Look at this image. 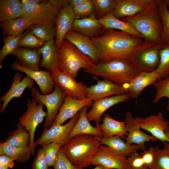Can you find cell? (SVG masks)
<instances>
[{"instance_id":"e575fe53","label":"cell","mask_w":169,"mask_h":169,"mask_svg":"<svg viewBox=\"0 0 169 169\" xmlns=\"http://www.w3.org/2000/svg\"><path fill=\"white\" fill-rule=\"evenodd\" d=\"M162 23L161 43L169 46V10L166 0H156Z\"/></svg>"},{"instance_id":"52a82bcc","label":"cell","mask_w":169,"mask_h":169,"mask_svg":"<svg viewBox=\"0 0 169 169\" xmlns=\"http://www.w3.org/2000/svg\"><path fill=\"white\" fill-rule=\"evenodd\" d=\"M27 109L24 113L18 118L17 127H25L30 136V141L29 146L33 155L35 153V146L34 141V133L37 126L41 123L47 113L43 110L44 105L38 102L33 98L32 100L27 101Z\"/></svg>"},{"instance_id":"484cf974","label":"cell","mask_w":169,"mask_h":169,"mask_svg":"<svg viewBox=\"0 0 169 169\" xmlns=\"http://www.w3.org/2000/svg\"><path fill=\"white\" fill-rule=\"evenodd\" d=\"M161 79L160 75L156 71H141L128 83V93L131 97L137 98L144 88Z\"/></svg>"},{"instance_id":"d6986e66","label":"cell","mask_w":169,"mask_h":169,"mask_svg":"<svg viewBox=\"0 0 169 169\" xmlns=\"http://www.w3.org/2000/svg\"><path fill=\"white\" fill-rule=\"evenodd\" d=\"M76 18L73 9L69 5L60 10L55 20V44L59 49L64 40L66 33L71 30L74 21Z\"/></svg>"},{"instance_id":"d590c367","label":"cell","mask_w":169,"mask_h":169,"mask_svg":"<svg viewBox=\"0 0 169 169\" xmlns=\"http://www.w3.org/2000/svg\"><path fill=\"white\" fill-rule=\"evenodd\" d=\"M54 24L36 25L32 26L28 30L38 38L46 42L53 39L56 36V28Z\"/></svg>"},{"instance_id":"816d5d0a","label":"cell","mask_w":169,"mask_h":169,"mask_svg":"<svg viewBox=\"0 0 169 169\" xmlns=\"http://www.w3.org/2000/svg\"><path fill=\"white\" fill-rule=\"evenodd\" d=\"M87 0H69V6L72 8H77L84 3Z\"/></svg>"},{"instance_id":"ab89813d","label":"cell","mask_w":169,"mask_h":169,"mask_svg":"<svg viewBox=\"0 0 169 169\" xmlns=\"http://www.w3.org/2000/svg\"><path fill=\"white\" fill-rule=\"evenodd\" d=\"M153 85L156 90V95L152 102L154 104L157 103L162 98L168 99L166 108L169 111V76L159 79Z\"/></svg>"},{"instance_id":"f1b7e54d","label":"cell","mask_w":169,"mask_h":169,"mask_svg":"<svg viewBox=\"0 0 169 169\" xmlns=\"http://www.w3.org/2000/svg\"><path fill=\"white\" fill-rule=\"evenodd\" d=\"M88 107L85 106L79 111V118L70 133L69 139L80 134H89L103 137L102 132L99 127L92 126L87 118Z\"/></svg>"},{"instance_id":"f546056e","label":"cell","mask_w":169,"mask_h":169,"mask_svg":"<svg viewBox=\"0 0 169 169\" xmlns=\"http://www.w3.org/2000/svg\"><path fill=\"white\" fill-rule=\"evenodd\" d=\"M101 145L106 146L119 154L126 157L131 156L139 150H143L145 146L136 144H129L121 137L115 136L108 138H100Z\"/></svg>"},{"instance_id":"3957f363","label":"cell","mask_w":169,"mask_h":169,"mask_svg":"<svg viewBox=\"0 0 169 169\" xmlns=\"http://www.w3.org/2000/svg\"><path fill=\"white\" fill-rule=\"evenodd\" d=\"M121 20L132 25L144 40L161 43L162 23L156 0H152L147 8L136 14Z\"/></svg>"},{"instance_id":"7c38bea8","label":"cell","mask_w":169,"mask_h":169,"mask_svg":"<svg viewBox=\"0 0 169 169\" xmlns=\"http://www.w3.org/2000/svg\"><path fill=\"white\" fill-rule=\"evenodd\" d=\"M95 79L97 83L87 88V98L92 101L128 93V84L120 85L106 79L101 80L97 77Z\"/></svg>"},{"instance_id":"6f0895ef","label":"cell","mask_w":169,"mask_h":169,"mask_svg":"<svg viewBox=\"0 0 169 169\" xmlns=\"http://www.w3.org/2000/svg\"><path fill=\"white\" fill-rule=\"evenodd\" d=\"M0 169H8V168L6 167L1 164H0Z\"/></svg>"},{"instance_id":"f6af8a7d","label":"cell","mask_w":169,"mask_h":169,"mask_svg":"<svg viewBox=\"0 0 169 169\" xmlns=\"http://www.w3.org/2000/svg\"><path fill=\"white\" fill-rule=\"evenodd\" d=\"M54 169H83L73 164L66 157L62 151H59L54 166Z\"/></svg>"},{"instance_id":"30bf717a","label":"cell","mask_w":169,"mask_h":169,"mask_svg":"<svg viewBox=\"0 0 169 169\" xmlns=\"http://www.w3.org/2000/svg\"><path fill=\"white\" fill-rule=\"evenodd\" d=\"M91 165H101L108 169H127L130 167L127 157L102 145L99 146L93 156Z\"/></svg>"},{"instance_id":"8d00e7d4","label":"cell","mask_w":169,"mask_h":169,"mask_svg":"<svg viewBox=\"0 0 169 169\" xmlns=\"http://www.w3.org/2000/svg\"><path fill=\"white\" fill-rule=\"evenodd\" d=\"M165 144L163 149L154 147L155 156L149 169H169V148Z\"/></svg>"},{"instance_id":"680465c9","label":"cell","mask_w":169,"mask_h":169,"mask_svg":"<svg viewBox=\"0 0 169 169\" xmlns=\"http://www.w3.org/2000/svg\"><path fill=\"white\" fill-rule=\"evenodd\" d=\"M166 2L167 3L168 8L169 10V0H166Z\"/></svg>"},{"instance_id":"4316f807","label":"cell","mask_w":169,"mask_h":169,"mask_svg":"<svg viewBox=\"0 0 169 169\" xmlns=\"http://www.w3.org/2000/svg\"><path fill=\"white\" fill-rule=\"evenodd\" d=\"M12 54L18 60L20 64L28 69L39 70L41 54L38 50L23 47H19Z\"/></svg>"},{"instance_id":"83f0119b","label":"cell","mask_w":169,"mask_h":169,"mask_svg":"<svg viewBox=\"0 0 169 169\" xmlns=\"http://www.w3.org/2000/svg\"><path fill=\"white\" fill-rule=\"evenodd\" d=\"M101 131L104 138H110L115 136L126 139L125 135H128L125 121H120L112 118L110 115H104L102 123L96 124Z\"/></svg>"},{"instance_id":"9a60e30c","label":"cell","mask_w":169,"mask_h":169,"mask_svg":"<svg viewBox=\"0 0 169 169\" xmlns=\"http://www.w3.org/2000/svg\"><path fill=\"white\" fill-rule=\"evenodd\" d=\"M21 17L46 19L55 22L60 9L52 5L48 0L38 3L23 2Z\"/></svg>"},{"instance_id":"836d02e7","label":"cell","mask_w":169,"mask_h":169,"mask_svg":"<svg viewBox=\"0 0 169 169\" xmlns=\"http://www.w3.org/2000/svg\"><path fill=\"white\" fill-rule=\"evenodd\" d=\"M30 141V135L26 129L23 127H17L9 134L4 142L11 146L19 147L29 146Z\"/></svg>"},{"instance_id":"ee69618b","label":"cell","mask_w":169,"mask_h":169,"mask_svg":"<svg viewBox=\"0 0 169 169\" xmlns=\"http://www.w3.org/2000/svg\"><path fill=\"white\" fill-rule=\"evenodd\" d=\"M73 10L76 18H88L95 13L92 0H87L81 6Z\"/></svg>"},{"instance_id":"cb8c5ba5","label":"cell","mask_w":169,"mask_h":169,"mask_svg":"<svg viewBox=\"0 0 169 169\" xmlns=\"http://www.w3.org/2000/svg\"><path fill=\"white\" fill-rule=\"evenodd\" d=\"M152 0H116V6L112 11L117 18L133 16L145 9Z\"/></svg>"},{"instance_id":"7bdbcfd3","label":"cell","mask_w":169,"mask_h":169,"mask_svg":"<svg viewBox=\"0 0 169 169\" xmlns=\"http://www.w3.org/2000/svg\"><path fill=\"white\" fill-rule=\"evenodd\" d=\"M61 145L53 142L41 146L49 167L54 166L57 153Z\"/></svg>"},{"instance_id":"681fc988","label":"cell","mask_w":169,"mask_h":169,"mask_svg":"<svg viewBox=\"0 0 169 169\" xmlns=\"http://www.w3.org/2000/svg\"><path fill=\"white\" fill-rule=\"evenodd\" d=\"M14 158L5 155H0V164L8 168H11L15 165Z\"/></svg>"},{"instance_id":"f907efd6","label":"cell","mask_w":169,"mask_h":169,"mask_svg":"<svg viewBox=\"0 0 169 169\" xmlns=\"http://www.w3.org/2000/svg\"><path fill=\"white\" fill-rule=\"evenodd\" d=\"M49 3L53 6L60 10L67 5H69V0H49Z\"/></svg>"},{"instance_id":"d4e9b609","label":"cell","mask_w":169,"mask_h":169,"mask_svg":"<svg viewBox=\"0 0 169 169\" xmlns=\"http://www.w3.org/2000/svg\"><path fill=\"white\" fill-rule=\"evenodd\" d=\"M37 50L42 56L41 67L47 71H51L58 68L59 59V49L56 47L54 38L46 41L44 45L38 48Z\"/></svg>"},{"instance_id":"e0dca14e","label":"cell","mask_w":169,"mask_h":169,"mask_svg":"<svg viewBox=\"0 0 169 169\" xmlns=\"http://www.w3.org/2000/svg\"><path fill=\"white\" fill-rule=\"evenodd\" d=\"M131 98L129 93L113 95L102 98L94 101L92 107L87 113L89 121H94L98 124L101 120L104 113L112 106L125 102Z\"/></svg>"},{"instance_id":"4fadbf2b","label":"cell","mask_w":169,"mask_h":169,"mask_svg":"<svg viewBox=\"0 0 169 169\" xmlns=\"http://www.w3.org/2000/svg\"><path fill=\"white\" fill-rule=\"evenodd\" d=\"M93 103V101L87 98L78 99L66 95L59 112L51 126L62 125L66 120L73 117L83 108L92 106Z\"/></svg>"},{"instance_id":"11a10c76","label":"cell","mask_w":169,"mask_h":169,"mask_svg":"<svg viewBox=\"0 0 169 169\" xmlns=\"http://www.w3.org/2000/svg\"><path fill=\"white\" fill-rule=\"evenodd\" d=\"M93 169H108L101 165L95 166V167Z\"/></svg>"},{"instance_id":"8fae6325","label":"cell","mask_w":169,"mask_h":169,"mask_svg":"<svg viewBox=\"0 0 169 169\" xmlns=\"http://www.w3.org/2000/svg\"><path fill=\"white\" fill-rule=\"evenodd\" d=\"M79 115V112L66 124L52 126L48 129L43 131L41 136L34 142L35 147L53 142L63 144L69 139L70 133L77 122Z\"/></svg>"},{"instance_id":"6da1fadb","label":"cell","mask_w":169,"mask_h":169,"mask_svg":"<svg viewBox=\"0 0 169 169\" xmlns=\"http://www.w3.org/2000/svg\"><path fill=\"white\" fill-rule=\"evenodd\" d=\"M90 38L99 51V62L126 58L131 49L143 41L127 33L109 28H105L99 36Z\"/></svg>"},{"instance_id":"5bb4252c","label":"cell","mask_w":169,"mask_h":169,"mask_svg":"<svg viewBox=\"0 0 169 169\" xmlns=\"http://www.w3.org/2000/svg\"><path fill=\"white\" fill-rule=\"evenodd\" d=\"M55 23L54 21L50 20L21 17L3 22L1 23V26L4 36L17 37L33 25Z\"/></svg>"},{"instance_id":"7402d4cb","label":"cell","mask_w":169,"mask_h":169,"mask_svg":"<svg viewBox=\"0 0 169 169\" xmlns=\"http://www.w3.org/2000/svg\"><path fill=\"white\" fill-rule=\"evenodd\" d=\"M64 39L70 41L81 52L92 59L95 63L99 62V51L90 38L71 30L66 33Z\"/></svg>"},{"instance_id":"bcb514c9","label":"cell","mask_w":169,"mask_h":169,"mask_svg":"<svg viewBox=\"0 0 169 169\" xmlns=\"http://www.w3.org/2000/svg\"><path fill=\"white\" fill-rule=\"evenodd\" d=\"M47 162L42 147L38 149L31 169H49Z\"/></svg>"},{"instance_id":"db71d44e","label":"cell","mask_w":169,"mask_h":169,"mask_svg":"<svg viewBox=\"0 0 169 169\" xmlns=\"http://www.w3.org/2000/svg\"><path fill=\"white\" fill-rule=\"evenodd\" d=\"M166 135L169 140V130L165 131ZM165 144L167 147L169 148V142L167 143L166 142L164 143Z\"/></svg>"},{"instance_id":"603a6c76","label":"cell","mask_w":169,"mask_h":169,"mask_svg":"<svg viewBox=\"0 0 169 169\" xmlns=\"http://www.w3.org/2000/svg\"><path fill=\"white\" fill-rule=\"evenodd\" d=\"M105 29L97 19L95 13L91 16L83 18H76L71 30L90 38L99 36Z\"/></svg>"},{"instance_id":"277c9868","label":"cell","mask_w":169,"mask_h":169,"mask_svg":"<svg viewBox=\"0 0 169 169\" xmlns=\"http://www.w3.org/2000/svg\"><path fill=\"white\" fill-rule=\"evenodd\" d=\"M83 71L120 85L129 83L141 72L130 60L124 58L100 62L94 68Z\"/></svg>"},{"instance_id":"f35d334b","label":"cell","mask_w":169,"mask_h":169,"mask_svg":"<svg viewBox=\"0 0 169 169\" xmlns=\"http://www.w3.org/2000/svg\"><path fill=\"white\" fill-rule=\"evenodd\" d=\"M96 17L100 20L112 11L115 8L116 0H92Z\"/></svg>"},{"instance_id":"ac0fdd59","label":"cell","mask_w":169,"mask_h":169,"mask_svg":"<svg viewBox=\"0 0 169 169\" xmlns=\"http://www.w3.org/2000/svg\"><path fill=\"white\" fill-rule=\"evenodd\" d=\"M140 126L141 129L149 132L157 140L164 143L169 142L165 133V131L169 130V121L164 120L161 112L143 118Z\"/></svg>"},{"instance_id":"91938a15","label":"cell","mask_w":169,"mask_h":169,"mask_svg":"<svg viewBox=\"0 0 169 169\" xmlns=\"http://www.w3.org/2000/svg\"><path fill=\"white\" fill-rule=\"evenodd\" d=\"M49 169H51V168H49Z\"/></svg>"},{"instance_id":"9c48e42d","label":"cell","mask_w":169,"mask_h":169,"mask_svg":"<svg viewBox=\"0 0 169 169\" xmlns=\"http://www.w3.org/2000/svg\"><path fill=\"white\" fill-rule=\"evenodd\" d=\"M50 75L54 85L66 95L78 99L87 98V87L82 82H77L69 74L61 72L57 68L51 71Z\"/></svg>"},{"instance_id":"7a4b0ae2","label":"cell","mask_w":169,"mask_h":169,"mask_svg":"<svg viewBox=\"0 0 169 169\" xmlns=\"http://www.w3.org/2000/svg\"><path fill=\"white\" fill-rule=\"evenodd\" d=\"M100 137L80 134L69 139L60 149L74 165L83 168L91 165L92 159L101 145Z\"/></svg>"},{"instance_id":"ffe728a7","label":"cell","mask_w":169,"mask_h":169,"mask_svg":"<svg viewBox=\"0 0 169 169\" xmlns=\"http://www.w3.org/2000/svg\"><path fill=\"white\" fill-rule=\"evenodd\" d=\"M22 75L18 71H17L12 81L11 86L4 95L1 96L0 103L3 102L0 108V113L4 111L8 103L13 98H19L28 88L32 89L34 84V80L26 75L21 80Z\"/></svg>"},{"instance_id":"d6a6232c","label":"cell","mask_w":169,"mask_h":169,"mask_svg":"<svg viewBox=\"0 0 169 169\" xmlns=\"http://www.w3.org/2000/svg\"><path fill=\"white\" fill-rule=\"evenodd\" d=\"M0 155L10 156L18 162L23 163L29 160L33 154L29 146L15 147L7 145L4 142H1Z\"/></svg>"},{"instance_id":"f5cc1de1","label":"cell","mask_w":169,"mask_h":169,"mask_svg":"<svg viewBox=\"0 0 169 169\" xmlns=\"http://www.w3.org/2000/svg\"><path fill=\"white\" fill-rule=\"evenodd\" d=\"M44 0H22L23 2L27 3H38L43 2Z\"/></svg>"},{"instance_id":"74e56055","label":"cell","mask_w":169,"mask_h":169,"mask_svg":"<svg viewBox=\"0 0 169 169\" xmlns=\"http://www.w3.org/2000/svg\"><path fill=\"white\" fill-rule=\"evenodd\" d=\"M23 33L17 37L5 36L3 38L4 44L0 51V68L2 67V62L9 54H12L19 47V39Z\"/></svg>"},{"instance_id":"c3c4849f","label":"cell","mask_w":169,"mask_h":169,"mask_svg":"<svg viewBox=\"0 0 169 169\" xmlns=\"http://www.w3.org/2000/svg\"><path fill=\"white\" fill-rule=\"evenodd\" d=\"M127 158L130 168H138L145 166L141 154L137 151Z\"/></svg>"},{"instance_id":"2e32d148","label":"cell","mask_w":169,"mask_h":169,"mask_svg":"<svg viewBox=\"0 0 169 169\" xmlns=\"http://www.w3.org/2000/svg\"><path fill=\"white\" fill-rule=\"evenodd\" d=\"M143 118L137 117L134 118L130 111H127L125 115V121L126 130L128 133L126 142L129 144H136L145 146V143L150 140L155 141L157 140L152 135H150L140 129L141 123Z\"/></svg>"},{"instance_id":"7dc6e473","label":"cell","mask_w":169,"mask_h":169,"mask_svg":"<svg viewBox=\"0 0 169 169\" xmlns=\"http://www.w3.org/2000/svg\"><path fill=\"white\" fill-rule=\"evenodd\" d=\"M140 154L145 166L149 168L153 164L155 156L154 147H151L147 150H144L143 152Z\"/></svg>"},{"instance_id":"4dcf8cb0","label":"cell","mask_w":169,"mask_h":169,"mask_svg":"<svg viewBox=\"0 0 169 169\" xmlns=\"http://www.w3.org/2000/svg\"><path fill=\"white\" fill-rule=\"evenodd\" d=\"M99 21L105 28L119 30L143 39L142 35L132 25L115 17L112 11Z\"/></svg>"},{"instance_id":"b9f144b4","label":"cell","mask_w":169,"mask_h":169,"mask_svg":"<svg viewBox=\"0 0 169 169\" xmlns=\"http://www.w3.org/2000/svg\"><path fill=\"white\" fill-rule=\"evenodd\" d=\"M45 42L38 38L28 29L20 38L18 46L29 48H38L44 45Z\"/></svg>"},{"instance_id":"44dd1931","label":"cell","mask_w":169,"mask_h":169,"mask_svg":"<svg viewBox=\"0 0 169 169\" xmlns=\"http://www.w3.org/2000/svg\"><path fill=\"white\" fill-rule=\"evenodd\" d=\"M10 67L13 70L24 73L35 81L39 87L42 94L46 95L53 92L54 85L51 76V71L28 69L21 66L17 61H14Z\"/></svg>"},{"instance_id":"1f68e13d","label":"cell","mask_w":169,"mask_h":169,"mask_svg":"<svg viewBox=\"0 0 169 169\" xmlns=\"http://www.w3.org/2000/svg\"><path fill=\"white\" fill-rule=\"evenodd\" d=\"M22 3L18 0H0V21H5L20 17Z\"/></svg>"},{"instance_id":"60d3db41","label":"cell","mask_w":169,"mask_h":169,"mask_svg":"<svg viewBox=\"0 0 169 169\" xmlns=\"http://www.w3.org/2000/svg\"><path fill=\"white\" fill-rule=\"evenodd\" d=\"M160 61L156 71L161 79L169 76V46L165 45L159 52Z\"/></svg>"},{"instance_id":"ba28073f","label":"cell","mask_w":169,"mask_h":169,"mask_svg":"<svg viewBox=\"0 0 169 169\" xmlns=\"http://www.w3.org/2000/svg\"><path fill=\"white\" fill-rule=\"evenodd\" d=\"M31 94L33 98L38 102L43 104L46 107L47 115L43 131L47 130L51 126L56 118L66 94L55 85L54 91L49 94L44 95L40 94L35 88L31 89Z\"/></svg>"},{"instance_id":"8992f818","label":"cell","mask_w":169,"mask_h":169,"mask_svg":"<svg viewBox=\"0 0 169 169\" xmlns=\"http://www.w3.org/2000/svg\"><path fill=\"white\" fill-rule=\"evenodd\" d=\"M165 45L161 43L143 40L129 52L126 59L141 71H155L159 63V52Z\"/></svg>"},{"instance_id":"5b68a950","label":"cell","mask_w":169,"mask_h":169,"mask_svg":"<svg viewBox=\"0 0 169 169\" xmlns=\"http://www.w3.org/2000/svg\"><path fill=\"white\" fill-rule=\"evenodd\" d=\"M59 52L58 69L61 72L69 74L75 78L80 69H89L96 65L92 59L67 40L63 41Z\"/></svg>"},{"instance_id":"9f6ffc18","label":"cell","mask_w":169,"mask_h":169,"mask_svg":"<svg viewBox=\"0 0 169 169\" xmlns=\"http://www.w3.org/2000/svg\"><path fill=\"white\" fill-rule=\"evenodd\" d=\"M127 169H149L145 166H144L140 168H133L130 167Z\"/></svg>"}]
</instances>
